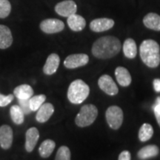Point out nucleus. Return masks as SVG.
<instances>
[{"label":"nucleus","mask_w":160,"mask_h":160,"mask_svg":"<svg viewBox=\"0 0 160 160\" xmlns=\"http://www.w3.org/2000/svg\"><path fill=\"white\" fill-rule=\"evenodd\" d=\"M121 50L119 39L112 36H106L98 39L92 46V53L98 59H110L115 57Z\"/></svg>","instance_id":"nucleus-1"},{"label":"nucleus","mask_w":160,"mask_h":160,"mask_svg":"<svg viewBox=\"0 0 160 160\" xmlns=\"http://www.w3.org/2000/svg\"><path fill=\"white\" fill-rule=\"evenodd\" d=\"M139 55L142 61L148 67L154 68L160 64V47L153 39H146L139 47Z\"/></svg>","instance_id":"nucleus-2"},{"label":"nucleus","mask_w":160,"mask_h":160,"mask_svg":"<svg viewBox=\"0 0 160 160\" xmlns=\"http://www.w3.org/2000/svg\"><path fill=\"white\" fill-rule=\"evenodd\" d=\"M90 93V88L82 79H77L72 82L68 91V99L75 105L82 103L87 99Z\"/></svg>","instance_id":"nucleus-3"},{"label":"nucleus","mask_w":160,"mask_h":160,"mask_svg":"<svg viewBox=\"0 0 160 160\" xmlns=\"http://www.w3.org/2000/svg\"><path fill=\"white\" fill-rule=\"evenodd\" d=\"M98 116V109L93 105H85L82 107L75 119L77 126L81 128L88 127L94 122Z\"/></svg>","instance_id":"nucleus-4"},{"label":"nucleus","mask_w":160,"mask_h":160,"mask_svg":"<svg viewBox=\"0 0 160 160\" xmlns=\"http://www.w3.org/2000/svg\"><path fill=\"white\" fill-rule=\"evenodd\" d=\"M105 117L110 128L117 130L123 122V111L118 106H111L106 111Z\"/></svg>","instance_id":"nucleus-5"},{"label":"nucleus","mask_w":160,"mask_h":160,"mask_svg":"<svg viewBox=\"0 0 160 160\" xmlns=\"http://www.w3.org/2000/svg\"><path fill=\"white\" fill-rule=\"evenodd\" d=\"M65 28V24L61 20L57 19H47L43 20L40 23V29L44 33L51 34L57 33L63 31Z\"/></svg>","instance_id":"nucleus-6"},{"label":"nucleus","mask_w":160,"mask_h":160,"mask_svg":"<svg viewBox=\"0 0 160 160\" xmlns=\"http://www.w3.org/2000/svg\"><path fill=\"white\" fill-rule=\"evenodd\" d=\"M89 57L85 53L71 54L64 61V65L68 69H74L82 67L88 63Z\"/></svg>","instance_id":"nucleus-7"},{"label":"nucleus","mask_w":160,"mask_h":160,"mask_svg":"<svg viewBox=\"0 0 160 160\" xmlns=\"http://www.w3.org/2000/svg\"><path fill=\"white\" fill-rule=\"evenodd\" d=\"M98 85L102 91L109 96H115L119 92V88L113 79L107 74L100 77L98 80Z\"/></svg>","instance_id":"nucleus-8"},{"label":"nucleus","mask_w":160,"mask_h":160,"mask_svg":"<svg viewBox=\"0 0 160 160\" xmlns=\"http://www.w3.org/2000/svg\"><path fill=\"white\" fill-rule=\"evenodd\" d=\"M77 11V5L72 0L60 2L55 6V11L57 14L63 17H68L74 14Z\"/></svg>","instance_id":"nucleus-9"},{"label":"nucleus","mask_w":160,"mask_h":160,"mask_svg":"<svg viewBox=\"0 0 160 160\" xmlns=\"http://www.w3.org/2000/svg\"><path fill=\"white\" fill-rule=\"evenodd\" d=\"M114 25V21L109 18H99L96 19L90 23V28L91 31L97 32H104L110 30Z\"/></svg>","instance_id":"nucleus-10"},{"label":"nucleus","mask_w":160,"mask_h":160,"mask_svg":"<svg viewBox=\"0 0 160 160\" xmlns=\"http://www.w3.org/2000/svg\"><path fill=\"white\" fill-rule=\"evenodd\" d=\"M13 142V131L8 125L0 127V146L2 148L7 150L11 147Z\"/></svg>","instance_id":"nucleus-11"},{"label":"nucleus","mask_w":160,"mask_h":160,"mask_svg":"<svg viewBox=\"0 0 160 160\" xmlns=\"http://www.w3.org/2000/svg\"><path fill=\"white\" fill-rule=\"evenodd\" d=\"M25 138V150L28 152H32L37 145L39 138V133L37 128L33 127L28 130Z\"/></svg>","instance_id":"nucleus-12"},{"label":"nucleus","mask_w":160,"mask_h":160,"mask_svg":"<svg viewBox=\"0 0 160 160\" xmlns=\"http://www.w3.org/2000/svg\"><path fill=\"white\" fill-rule=\"evenodd\" d=\"M54 112V107L51 103H44L39 109L36 116V119L38 122L44 123L48 120Z\"/></svg>","instance_id":"nucleus-13"},{"label":"nucleus","mask_w":160,"mask_h":160,"mask_svg":"<svg viewBox=\"0 0 160 160\" xmlns=\"http://www.w3.org/2000/svg\"><path fill=\"white\" fill-rule=\"evenodd\" d=\"M60 58L57 53H51L48 57L43 67V72L46 75H52L57 72L59 66Z\"/></svg>","instance_id":"nucleus-14"},{"label":"nucleus","mask_w":160,"mask_h":160,"mask_svg":"<svg viewBox=\"0 0 160 160\" xmlns=\"http://www.w3.org/2000/svg\"><path fill=\"white\" fill-rule=\"evenodd\" d=\"M67 23L69 28L73 31H81L85 28L86 26V21L85 18L77 13L70 16L68 17Z\"/></svg>","instance_id":"nucleus-15"},{"label":"nucleus","mask_w":160,"mask_h":160,"mask_svg":"<svg viewBox=\"0 0 160 160\" xmlns=\"http://www.w3.org/2000/svg\"><path fill=\"white\" fill-rule=\"evenodd\" d=\"M115 76L118 83L122 87H128L131 85L132 78L131 73L124 67H117L115 70Z\"/></svg>","instance_id":"nucleus-16"},{"label":"nucleus","mask_w":160,"mask_h":160,"mask_svg":"<svg viewBox=\"0 0 160 160\" xmlns=\"http://www.w3.org/2000/svg\"><path fill=\"white\" fill-rule=\"evenodd\" d=\"M13 42V37L11 30L7 26L0 25V49L9 48Z\"/></svg>","instance_id":"nucleus-17"},{"label":"nucleus","mask_w":160,"mask_h":160,"mask_svg":"<svg viewBox=\"0 0 160 160\" xmlns=\"http://www.w3.org/2000/svg\"><path fill=\"white\" fill-rule=\"evenodd\" d=\"M143 23L146 28L160 31V16L155 13H149L144 17Z\"/></svg>","instance_id":"nucleus-18"},{"label":"nucleus","mask_w":160,"mask_h":160,"mask_svg":"<svg viewBox=\"0 0 160 160\" xmlns=\"http://www.w3.org/2000/svg\"><path fill=\"white\" fill-rule=\"evenodd\" d=\"M13 94L18 99H30L33 95V90L31 86L24 84L16 88L13 91Z\"/></svg>","instance_id":"nucleus-19"},{"label":"nucleus","mask_w":160,"mask_h":160,"mask_svg":"<svg viewBox=\"0 0 160 160\" xmlns=\"http://www.w3.org/2000/svg\"><path fill=\"white\" fill-rule=\"evenodd\" d=\"M159 149L157 145H150L140 149L137 156L140 159H148L157 157L159 154Z\"/></svg>","instance_id":"nucleus-20"},{"label":"nucleus","mask_w":160,"mask_h":160,"mask_svg":"<svg viewBox=\"0 0 160 160\" xmlns=\"http://www.w3.org/2000/svg\"><path fill=\"white\" fill-rule=\"evenodd\" d=\"M124 55L128 59H133L137 54V44L133 39H127L123 44Z\"/></svg>","instance_id":"nucleus-21"},{"label":"nucleus","mask_w":160,"mask_h":160,"mask_svg":"<svg viewBox=\"0 0 160 160\" xmlns=\"http://www.w3.org/2000/svg\"><path fill=\"white\" fill-rule=\"evenodd\" d=\"M56 143L51 139H46L39 146V154L42 158H48L55 149Z\"/></svg>","instance_id":"nucleus-22"},{"label":"nucleus","mask_w":160,"mask_h":160,"mask_svg":"<svg viewBox=\"0 0 160 160\" xmlns=\"http://www.w3.org/2000/svg\"><path fill=\"white\" fill-rule=\"evenodd\" d=\"M11 117L13 122L17 125H21L25 120V113L19 105H13L10 110Z\"/></svg>","instance_id":"nucleus-23"},{"label":"nucleus","mask_w":160,"mask_h":160,"mask_svg":"<svg viewBox=\"0 0 160 160\" xmlns=\"http://www.w3.org/2000/svg\"><path fill=\"white\" fill-rule=\"evenodd\" d=\"M153 129L150 124L145 123L140 128L139 131V139L141 142H147L153 137Z\"/></svg>","instance_id":"nucleus-24"},{"label":"nucleus","mask_w":160,"mask_h":160,"mask_svg":"<svg viewBox=\"0 0 160 160\" xmlns=\"http://www.w3.org/2000/svg\"><path fill=\"white\" fill-rule=\"evenodd\" d=\"M46 99L45 95L40 94L30 98L29 103L31 111H37L43 105Z\"/></svg>","instance_id":"nucleus-25"},{"label":"nucleus","mask_w":160,"mask_h":160,"mask_svg":"<svg viewBox=\"0 0 160 160\" xmlns=\"http://www.w3.org/2000/svg\"><path fill=\"white\" fill-rule=\"evenodd\" d=\"M11 11V5L8 0H0V18L8 17Z\"/></svg>","instance_id":"nucleus-26"},{"label":"nucleus","mask_w":160,"mask_h":160,"mask_svg":"<svg viewBox=\"0 0 160 160\" xmlns=\"http://www.w3.org/2000/svg\"><path fill=\"white\" fill-rule=\"evenodd\" d=\"M55 160H71V151L67 146H62L58 150Z\"/></svg>","instance_id":"nucleus-27"},{"label":"nucleus","mask_w":160,"mask_h":160,"mask_svg":"<svg viewBox=\"0 0 160 160\" xmlns=\"http://www.w3.org/2000/svg\"><path fill=\"white\" fill-rule=\"evenodd\" d=\"M19 100V106L25 114H30L31 112V108H30L29 99H18Z\"/></svg>","instance_id":"nucleus-28"},{"label":"nucleus","mask_w":160,"mask_h":160,"mask_svg":"<svg viewBox=\"0 0 160 160\" xmlns=\"http://www.w3.org/2000/svg\"><path fill=\"white\" fill-rule=\"evenodd\" d=\"M13 95L9 94L8 96H5L0 94V107H5L8 105H9L13 100Z\"/></svg>","instance_id":"nucleus-29"},{"label":"nucleus","mask_w":160,"mask_h":160,"mask_svg":"<svg viewBox=\"0 0 160 160\" xmlns=\"http://www.w3.org/2000/svg\"><path fill=\"white\" fill-rule=\"evenodd\" d=\"M153 110L155 115L160 114V97H157V99H156L155 104L153 106Z\"/></svg>","instance_id":"nucleus-30"},{"label":"nucleus","mask_w":160,"mask_h":160,"mask_svg":"<svg viewBox=\"0 0 160 160\" xmlns=\"http://www.w3.org/2000/svg\"><path fill=\"white\" fill-rule=\"evenodd\" d=\"M131 153L128 151H124L120 153L118 160H131Z\"/></svg>","instance_id":"nucleus-31"},{"label":"nucleus","mask_w":160,"mask_h":160,"mask_svg":"<svg viewBox=\"0 0 160 160\" xmlns=\"http://www.w3.org/2000/svg\"><path fill=\"white\" fill-rule=\"evenodd\" d=\"M153 88H154L156 92H160V79H155L153 80Z\"/></svg>","instance_id":"nucleus-32"},{"label":"nucleus","mask_w":160,"mask_h":160,"mask_svg":"<svg viewBox=\"0 0 160 160\" xmlns=\"http://www.w3.org/2000/svg\"><path fill=\"white\" fill-rule=\"evenodd\" d=\"M155 117H156V119H157V122H158V124H159V125L160 127V114L159 115H155Z\"/></svg>","instance_id":"nucleus-33"}]
</instances>
